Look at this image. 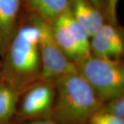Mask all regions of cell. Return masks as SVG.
Masks as SVG:
<instances>
[{
	"label": "cell",
	"mask_w": 124,
	"mask_h": 124,
	"mask_svg": "<svg viewBox=\"0 0 124 124\" xmlns=\"http://www.w3.org/2000/svg\"><path fill=\"white\" fill-rule=\"evenodd\" d=\"M90 1L105 15L106 18V0H90Z\"/></svg>",
	"instance_id": "cell-16"
},
{
	"label": "cell",
	"mask_w": 124,
	"mask_h": 124,
	"mask_svg": "<svg viewBox=\"0 0 124 124\" xmlns=\"http://www.w3.org/2000/svg\"><path fill=\"white\" fill-rule=\"evenodd\" d=\"M91 54L109 59H123L124 28L106 22L90 39Z\"/></svg>",
	"instance_id": "cell-7"
},
{
	"label": "cell",
	"mask_w": 124,
	"mask_h": 124,
	"mask_svg": "<svg viewBox=\"0 0 124 124\" xmlns=\"http://www.w3.org/2000/svg\"><path fill=\"white\" fill-rule=\"evenodd\" d=\"M118 2L119 0H106L107 22L113 24L118 23L117 15H116Z\"/></svg>",
	"instance_id": "cell-14"
},
{
	"label": "cell",
	"mask_w": 124,
	"mask_h": 124,
	"mask_svg": "<svg viewBox=\"0 0 124 124\" xmlns=\"http://www.w3.org/2000/svg\"><path fill=\"white\" fill-rule=\"evenodd\" d=\"M22 91L13 87L4 79H0V124L11 122Z\"/></svg>",
	"instance_id": "cell-11"
},
{
	"label": "cell",
	"mask_w": 124,
	"mask_h": 124,
	"mask_svg": "<svg viewBox=\"0 0 124 124\" xmlns=\"http://www.w3.org/2000/svg\"><path fill=\"white\" fill-rule=\"evenodd\" d=\"M8 124H59L52 119H41L32 120L23 122H10Z\"/></svg>",
	"instance_id": "cell-15"
},
{
	"label": "cell",
	"mask_w": 124,
	"mask_h": 124,
	"mask_svg": "<svg viewBox=\"0 0 124 124\" xmlns=\"http://www.w3.org/2000/svg\"><path fill=\"white\" fill-rule=\"evenodd\" d=\"M99 110L111 115L124 119V94L103 103Z\"/></svg>",
	"instance_id": "cell-12"
},
{
	"label": "cell",
	"mask_w": 124,
	"mask_h": 124,
	"mask_svg": "<svg viewBox=\"0 0 124 124\" xmlns=\"http://www.w3.org/2000/svg\"><path fill=\"white\" fill-rule=\"evenodd\" d=\"M50 26L54 39L71 62L75 63L91 54L90 38L70 9L57 18Z\"/></svg>",
	"instance_id": "cell-5"
},
{
	"label": "cell",
	"mask_w": 124,
	"mask_h": 124,
	"mask_svg": "<svg viewBox=\"0 0 124 124\" xmlns=\"http://www.w3.org/2000/svg\"><path fill=\"white\" fill-rule=\"evenodd\" d=\"M70 10L90 38L107 22L105 15L90 0H71Z\"/></svg>",
	"instance_id": "cell-9"
},
{
	"label": "cell",
	"mask_w": 124,
	"mask_h": 124,
	"mask_svg": "<svg viewBox=\"0 0 124 124\" xmlns=\"http://www.w3.org/2000/svg\"><path fill=\"white\" fill-rule=\"evenodd\" d=\"M23 11V0H0V54L3 57Z\"/></svg>",
	"instance_id": "cell-8"
},
{
	"label": "cell",
	"mask_w": 124,
	"mask_h": 124,
	"mask_svg": "<svg viewBox=\"0 0 124 124\" xmlns=\"http://www.w3.org/2000/svg\"><path fill=\"white\" fill-rule=\"evenodd\" d=\"M81 76L102 103L124 94L123 59H109L90 54L75 63Z\"/></svg>",
	"instance_id": "cell-3"
},
{
	"label": "cell",
	"mask_w": 124,
	"mask_h": 124,
	"mask_svg": "<svg viewBox=\"0 0 124 124\" xmlns=\"http://www.w3.org/2000/svg\"><path fill=\"white\" fill-rule=\"evenodd\" d=\"M31 14L39 34L41 79L54 81L62 76L77 72L75 63L65 55L54 39L50 24L35 14Z\"/></svg>",
	"instance_id": "cell-4"
},
{
	"label": "cell",
	"mask_w": 124,
	"mask_h": 124,
	"mask_svg": "<svg viewBox=\"0 0 124 124\" xmlns=\"http://www.w3.org/2000/svg\"><path fill=\"white\" fill-rule=\"evenodd\" d=\"M1 69H2V58L0 54V79L1 78Z\"/></svg>",
	"instance_id": "cell-17"
},
{
	"label": "cell",
	"mask_w": 124,
	"mask_h": 124,
	"mask_svg": "<svg viewBox=\"0 0 124 124\" xmlns=\"http://www.w3.org/2000/svg\"><path fill=\"white\" fill-rule=\"evenodd\" d=\"M71 0H23V9L51 24L70 9Z\"/></svg>",
	"instance_id": "cell-10"
},
{
	"label": "cell",
	"mask_w": 124,
	"mask_h": 124,
	"mask_svg": "<svg viewBox=\"0 0 124 124\" xmlns=\"http://www.w3.org/2000/svg\"><path fill=\"white\" fill-rule=\"evenodd\" d=\"M39 34L31 13L24 9L17 31L2 57L1 78L19 90L41 79Z\"/></svg>",
	"instance_id": "cell-1"
},
{
	"label": "cell",
	"mask_w": 124,
	"mask_h": 124,
	"mask_svg": "<svg viewBox=\"0 0 124 124\" xmlns=\"http://www.w3.org/2000/svg\"><path fill=\"white\" fill-rule=\"evenodd\" d=\"M87 124H124V119L111 115L99 109L90 117Z\"/></svg>",
	"instance_id": "cell-13"
},
{
	"label": "cell",
	"mask_w": 124,
	"mask_h": 124,
	"mask_svg": "<svg viewBox=\"0 0 124 124\" xmlns=\"http://www.w3.org/2000/svg\"><path fill=\"white\" fill-rule=\"evenodd\" d=\"M54 97V81L41 79L34 83L21 93L11 121L50 119Z\"/></svg>",
	"instance_id": "cell-6"
},
{
	"label": "cell",
	"mask_w": 124,
	"mask_h": 124,
	"mask_svg": "<svg viewBox=\"0 0 124 124\" xmlns=\"http://www.w3.org/2000/svg\"><path fill=\"white\" fill-rule=\"evenodd\" d=\"M55 97L50 119L59 124H87L102 103L75 72L54 81Z\"/></svg>",
	"instance_id": "cell-2"
}]
</instances>
